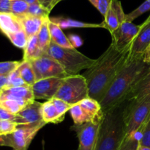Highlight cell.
Instances as JSON below:
<instances>
[{
  "instance_id": "cell-1",
  "label": "cell",
  "mask_w": 150,
  "mask_h": 150,
  "mask_svg": "<svg viewBox=\"0 0 150 150\" xmlns=\"http://www.w3.org/2000/svg\"><path fill=\"white\" fill-rule=\"evenodd\" d=\"M130 48L119 50L110 44L96 59L95 64L83 74L87 83L89 97L100 101L105 95L130 56Z\"/></svg>"
},
{
  "instance_id": "cell-2",
  "label": "cell",
  "mask_w": 150,
  "mask_h": 150,
  "mask_svg": "<svg viewBox=\"0 0 150 150\" xmlns=\"http://www.w3.org/2000/svg\"><path fill=\"white\" fill-rule=\"evenodd\" d=\"M150 69L143 57H130L112 82L100 104L103 113L125 101L136 84Z\"/></svg>"
},
{
  "instance_id": "cell-3",
  "label": "cell",
  "mask_w": 150,
  "mask_h": 150,
  "mask_svg": "<svg viewBox=\"0 0 150 150\" xmlns=\"http://www.w3.org/2000/svg\"><path fill=\"white\" fill-rule=\"evenodd\" d=\"M127 100L103 113L95 150H118L127 136L125 109Z\"/></svg>"
},
{
  "instance_id": "cell-4",
  "label": "cell",
  "mask_w": 150,
  "mask_h": 150,
  "mask_svg": "<svg viewBox=\"0 0 150 150\" xmlns=\"http://www.w3.org/2000/svg\"><path fill=\"white\" fill-rule=\"evenodd\" d=\"M46 53L62 66L68 76L78 74L83 69H89L96 61L86 57L76 48H63L53 42L50 44Z\"/></svg>"
},
{
  "instance_id": "cell-5",
  "label": "cell",
  "mask_w": 150,
  "mask_h": 150,
  "mask_svg": "<svg viewBox=\"0 0 150 150\" xmlns=\"http://www.w3.org/2000/svg\"><path fill=\"white\" fill-rule=\"evenodd\" d=\"M87 97H89L87 83L82 74L65 76L55 96V98L63 100L70 105L78 104Z\"/></svg>"
},
{
  "instance_id": "cell-6",
  "label": "cell",
  "mask_w": 150,
  "mask_h": 150,
  "mask_svg": "<svg viewBox=\"0 0 150 150\" xmlns=\"http://www.w3.org/2000/svg\"><path fill=\"white\" fill-rule=\"evenodd\" d=\"M150 116V95L141 99L127 100L125 120L127 135L141 131Z\"/></svg>"
},
{
  "instance_id": "cell-7",
  "label": "cell",
  "mask_w": 150,
  "mask_h": 150,
  "mask_svg": "<svg viewBox=\"0 0 150 150\" xmlns=\"http://www.w3.org/2000/svg\"><path fill=\"white\" fill-rule=\"evenodd\" d=\"M29 62L35 71L36 81L50 77H65L68 76L62 66L47 53H44L40 57Z\"/></svg>"
},
{
  "instance_id": "cell-8",
  "label": "cell",
  "mask_w": 150,
  "mask_h": 150,
  "mask_svg": "<svg viewBox=\"0 0 150 150\" xmlns=\"http://www.w3.org/2000/svg\"><path fill=\"white\" fill-rule=\"evenodd\" d=\"M45 124V121L34 124H18L14 132L7 134L10 147L13 150H27L35 135Z\"/></svg>"
},
{
  "instance_id": "cell-9",
  "label": "cell",
  "mask_w": 150,
  "mask_h": 150,
  "mask_svg": "<svg viewBox=\"0 0 150 150\" xmlns=\"http://www.w3.org/2000/svg\"><path fill=\"white\" fill-rule=\"evenodd\" d=\"M100 123L86 122L82 124H73L70 129L76 133L79 139L77 150H95L98 140Z\"/></svg>"
},
{
  "instance_id": "cell-10",
  "label": "cell",
  "mask_w": 150,
  "mask_h": 150,
  "mask_svg": "<svg viewBox=\"0 0 150 150\" xmlns=\"http://www.w3.org/2000/svg\"><path fill=\"white\" fill-rule=\"evenodd\" d=\"M141 25H136L130 21H125L111 33V43L117 49L124 50L130 48L132 42L137 35Z\"/></svg>"
},
{
  "instance_id": "cell-11",
  "label": "cell",
  "mask_w": 150,
  "mask_h": 150,
  "mask_svg": "<svg viewBox=\"0 0 150 150\" xmlns=\"http://www.w3.org/2000/svg\"><path fill=\"white\" fill-rule=\"evenodd\" d=\"M64 77H50L37 80L32 85L35 99H51L59 89Z\"/></svg>"
},
{
  "instance_id": "cell-12",
  "label": "cell",
  "mask_w": 150,
  "mask_h": 150,
  "mask_svg": "<svg viewBox=\"0 0 150 150\" xmlns=\"http://www.w3.org/2000/svg\"><path fill=\"white\" fill-rule=\"evenodd\" d=\"M125 16L121 1L120 0H111L103 21L104 28L108 29L110 33H112L125 21Z\"/></svg>"
},
{
  "instance_id": "cell-13",
  "label": "cell",
  "mask_w": 150,
  "mask_h": 150,
  "mask_svg": "<svg viewBox=\"0 0 150 150\" xmlns=\"http://www.w3.org/2000/svg\"><path fill=\"white\" fill-rule=\"evenodd\" d=\"M42 103L35 100L15 114L13 122L18 124H34L44 121L41 113Z\"/></svg>"
},
{
  "instance_id": "cell-14",
  "label": "cell",
  "mask_w": 150,
  "mask_h": 150,
  "mask_svg": "<svg viewBox=\"0 0 150 150\" xmlns=\"http://www.w3.org/2000/svg\"><path fill=\"white\" fill-rule=\"evenodd\" d=\"M150 46V21H145L130 46V57H143Z\"/></svg>"
},
{
  "instance_id": "cell-15",
  "label": "cell",
  "mask_w": 150,
  "mask_h": 150,
  "mask_svg": "<svg viewBox=\"0 0 150 150\" xmlns=\"http://www.w3.org/2000/svg\"><path fill=\"white\" fill-rule=\"evenodd\" d=\"M7 99L16 100L25 104H29L35 100L30 85L4 88L0 91V101Z\"/></svg>"
},
{
  "instance_id": "cell-16",
  "label": "cell",
  "mask_w": 150,
  "mask_h": 150,
  "mask_svg": "<svg viewBox=\"0 0 150 150\" xmlns=\"http://www.w3.org/2000/svg\"><path fill=\"white\" fill-rule=\"evenodd\" d=\"M23 30L18 17L12 13H0V31L6 36Z\"/></svg>"
},
{
  "instance_id": "cell-17",
  "label": "cell",
  "mask_w": 150,
  "mask_h": 150,
  "mask_svg": "<svg viewBox=\"0 0 150 150\" xmlns=\"http://www.w3.org/2000/svg\"><path fill=\"white\" fill-rule=\"evenodd\" d=\"M81 107L90 118L92 122L100 123L103 117V112L100 104L96 99L87 97L79 102Z\"/></svg>"
},
{
  "instance_id": "cell-18",
  "label": "cell",
  "mask_w": 150,
  "mask_h": 150,
  "mask_svg": "<svg viewBox=\"0 0 150 150\" xmlns=\"http://www.w3.org/2000/svg\"><path fill=\"white\" fill-rule=\"evenodd\" d=\"M150 95V69L136 84L126 97L125 100L143 98Z\"/></svg>"
},
{
  "instance_id": "cell-19",
  "label": "cell",
  "mask_w": 150,
  "mask_h": 150,
  "mask_svg": "<svg viewBox=\"0 0 150 150\" xmlns=\"http://www.w3.org/2000/svg\"><path fill=\"white\" fill-rule=\"evenodd\" d=\"M20 19L21 24L23 26V30L26 32L28 38L33 35H36L39 32L42 23L45 18L37 17L26 13L22 16H18Z\"/></svg>"
},
{
  "instance_id": "cell-20",
  "label": "cell",
  "mask_w": 150,
  "mask_h": 150,
  "mask_svg": "<svg viewBox=\"0 0 150 150\" xmlns=\"http://www.w3.org/2000/svg\"><path fill=\"white\" fill-rule=\"evenodd\" d=\"M48 27H49L51 42L63 48H75L70 42V39L67 38V36L64 34L62 29L57 24L51 21V19L48 22Z\"/></svg>"
},
{
  "instance_id": "cell-21",
  "label": "cell",
  "mask_w": 150,
  "mask_h": 150,
  "mask_svg": "<svg viewBox=\"0 0 150 150\" xmlns=\"http://www.w3.org/2000/svg\"><path fill=\"white\" fill-rule=\"evenodd\" d=\"M51 21L57 24L62 29L69 28H104L103 24H92L86 23L80 21L73 20L71 19H66L63 17L50 18Z\"/></svg>"
},
{
  "instance_id": "cell-22",
  "label": "cell",
  "mask_w": 150,
  "mask_h": 150,
  "mask_svg": "<svg viewBox=\"0 0 150 150\" xmlns=\"http://www.w3.org/2000/svg\"><path fill=\"white\" fill-rule=\"evenodd\" d=\"M41 113H42V120L46 124H58L62 121L64 119V117L62 116L58 113L57 108L51 99L42 103Z\"/></svg>"
},
{
  "instance_id": "cell-23",
  "label": "cell",
  "mask_w": 150,
  "mask_h": 150,
  "mask_svg": "<svg viewBox=\"0 0 150 150\" xmlns=\"http://www.w3.org/2000/svg\"><path fill=\"white\" fill-rule=\"evenodd\" d=\"M43 54L44 52L40 48L39 44H38L37 35L28 38L26 46L23 49V60L30 61V60L40 57Z\"/></svg>"
},
{
  "instance_id": "cell-24",
  "label": "cell",
  "mask_w": 150,
  "mask_h": 150,
  "mask_svg": "<svg viewBox=\"0 0 150 150\" xmlns=\"http://www.w3.org/2000/svg\"><path fill=\"white\" fill-rule=\"evenodd\" d=\"M49 20V16L45 18L42 26H41L39 32L37 34L39 46L44 53L47 52L50 46V44L51 43V35H50V30L49 27H48Z\"/></svg>"
},
{
  "instance_id": "cell-25",
  "label": "cell",
  "mask_w": 150,
  "mask_h": 150,
  "mask_svg": "<svg viewBox=\"0 0 150 150\" xmlns=\"http://www.w3.org/2000/svg\"><path fill=\"white\" fill-rule=\"evenodd\" d=\"M21 77L23 79L26 84L32 86L36 82V76L33 70L32 64L29 61L22 60L18 67L17 68Z\"/></svg>"
},
{
  "instance_id": "cell-26",
  "label": "cell",
  "mask_w": 150,
  "mask_h": 150,
  "mask_svg": "<svg viewBox=\"0 0 150 150\" xmlns=\"http://www.w3.org/2000/svg\"><path fill=\"white\" fill-rule=\"evenodd\" d=\"M69 112L73 119L74 124L79 125L86 123V122H92L90 118L83 110V109L81 107L79 103L72 105Z\"/></svg>"
},
{
  "instance_id": "cell-27",
  "label": "cell",
  "mask_w": 150,
  "mask_h": 150,
  "mask_svg": "<svg viewBox=\"0 0 150 150\" xmlns=\"http://www.w3.org/2000/svg\"><path fill=\"white\" fill-rule=\"evenodd\" d=\"M140 138L141 131L133 135H127L118 150H137Z\"/></svg>"
},
{
  "instance_id": "cell-28",
  "label": "cell",
  "mask_w": 150,
  "mask_h": 150,
  "mask_svg": "<svg viewBox=\"0 0 150 150\" xmlns=\"http://www.w3.org/2000/svg\"><path fill=\"white\" fill-rule=\"evenodd\" d=\"M27 104L13 99H7L0 101V107L12 114H16Z\"/></svg>"
},
{
  "instance_id": "cell-29",
  "label": "cell",
  "mask_w": 150,
  "mask_h": 150,
  "mask_svg": "<svg viewBox=\"0 0 150 150\" xmlns=\"http://www.w3.org/2000/svg\"><path fill=\"white\" fill-rule=\"evenodd\" d=\"M149 10H150V0H145L137 8L135 9L128 14H126L125 21L132 22L133 20Z\"/></svg>"
},
{
  "instance_id": "cell-30",
  "label": "cell",
  "mask_w": 150,
  "mask_h": 150,
  "mask_svg": "<svg viewBox=\"0 0 150 150\" xmlns=\"http://www.w3.org/2000/svg\"><path fill=\"white\" fill-rule=\"evenodd\" d=\"M7 38H9V40L11 41L13 45L16 46L18 48L23 49L26 46L28 41V37L24 30L8 35Z\"/></svg>"
},
{
  "instance_id": "cell-31",
  "label": "cell",
  "mask_w": 150,
  "mask_h": 150,
  "mask_svg": "<svg viewBox=\"0 0 150 150\" xmlns=\"http://www.w3.org/2000/svg\"><path fill=\"white\" fill-rule=\"evenodd\" d=\"M29 4L23 0H12L11 13L16 16H22L27 13Z\"/></svg>"
},
{
  "instance_id": "cell-32",
  "label": "cell",
  "mask_w": 150,
  "mask_h": 150,
  "mask_svg": "<svg viewBox=\"0 0 150 150\" xmlns=\"http://www.w3.org/2000/svg\"><path fill=\"white\" fill-rule=\"evenodd\" d=\"M51 12L45 8V7L40 4V3H37V4H33L29 5V8H28L27 13L28 14L32 15V16H37V17H41V18H45L49 16V13Z\"/></svg>"
},
{
  "instance_id": "cell-33",
  "label": "cell",
  "mask_w": 150,
  "mask_h": 150,
  "mask_svg": "<svg viewBox=\"0 0 150 150\" xmlns=\"http://www.w3.org/2000/svg\"><path fill=\"white\" fill-rule=\"evenodd\" d=\"M139 145L150 148V116L141 129Z\"/></svg>"
},
{
  "instance_id": "cell-34",
  "label": "cell",
  "mask_w": 150,
  "mask_h": 150,
  "mask_svg": "<svg viewBox=\"0 0 150 150\" xmlns=\"http://www.w3.org/2000/svg\"><path fill=\"white\" fill-rule=\"evenodd\" d=\"M28 85L26 82L23 81V79L21 77L17 69L13 71L12 73L8 75V82L6 88L8 87H18V86H25Z\"/></svg>"
},
{
  "instance_id": "cell-35",
  "label": "cell",
  "mask_w": 150,
  "mask_h": 150,
  "mask_svg": "<svg viewBox=\"0 0 150 150\" xmlns=\"http://www.w3.org/2000/svg\"><path fill=\"white\" fill-rule=\"evenodd\" d=\"M21 61L0 62V75H9L18 67Z\"/></svg>"
},
{
  "instance_id": "cell-36",
  "label": "cell",
  "mask_w": 150,
  "mask_h": 150,
  "mask_svg": "<svg viewBox=\"0 0 150 150\" xmlns=\"http://www.w3.org/2000/svg\"><path fill=\"white\" fill-rule=\"evenodd\" d=\"M51 101L53 102V104H54V106L57 108L58 113L61 115L62 116L64 117L65 116V113H67V111H69L70 109V107H72V105L67 104V102L64 101L63 100L59 99L58 98H53L51 99Z\"/></svg>"
},
{
  "instance_id": "cell-37",
  "label": "cell",
  "mask_w": 150,
  "mask_h": 150,
  "mask_svg": "<svg viewBox=\"0 0 150 150\" xmlns=\"http://www.w3.org/2000/svg\"><path fill=\"white\" fill-rule=\"evenodd\" d=\"M18 124L9 120H1L0 123V134L7 135L14 132L16 129Z\"/></svg>"
},
{
  "instance_id": "cell-38",
  "label": "cell",
  "mask_w": 150,
  "mask_h": 150,
  "mask_svg": "<svg viewBox=\"0 0 150 150\" xmlns=\"http://www.w3.org/2000/svg\"><path fill=\"white\" fill-rule=\"evenodd\" d=\"M89 1L104 17L109 7L111 0H89Z\"/></svg>"
},
{
  "instance_id": "cell-39",
  "label": "cell",
  "mask_w": 150,
  "mask_h": 150,
  "mask_svg": "<svg viewBox=\"0 0 150 150\" xmlns=\"http://www.w3.org/2000/svg\"><path fill=\"white\" fill-rule=\"evenodd\" d=\"M12 0H0V13H11Z\"/></svg>"
},
{
  "instance_id": "cell-40",
  "label": "cell",
  "mask_w": 150,
  "mask_h": 150,
  "mask_svg": "<svg viewBox=\"0 0 150 150\" xmlns=\"http://www.w3.org/2000/svg\"><path fill=\"white\" fill-rule=\"evenodd\" d=\"M14 116L15 114H12V113H9L7 110L0 107V119L1 120H9L13 121Z\"/></svg>"
},
{
  "instance_id": "cell-41",
  "label": "cell",
  "mask_w": 150,
  "mask_h": 150,
  "mask_svg": "<svg viewBox=\"0 0 150 150\" xmlns=\"http://www.w3.org/2000/svg\"><path fill=\"white\" fill-rule=\"evenodd\" d=\"M38 1H39L40 4H42L46 9H48L50 12L54 7V1L55 0H38Z\"/></svg>"
},
{
  "instance_id": "cell-42",
  "label": "cell",
  "mask_w": 150,
  "mask_h": 150,
  "mask_svg": "<svg viewBox=\"0 0 150 150\" xmlns=\"http://www.w3.org/2000/svg\"><path fill=\"white\" fill-rule=\"evenodd\" d=\"M8 82V75H0V91L6 88Z\"/></svg>"
},
{
  "instance_id": "cell-43",
  "label": "cell",
  "mask_w": 150,
  "mask_h": 150,
  "mask_svg": "<svg viewBox=\"0 0 150 150\" xmlns=\"http://www.w3.org/2000/svg\"><path fill=\"white\" fill-rule=\"evenodd\" d=\"M0 146H1L10 147V141L7 135H1L0 134Z\"/></svg>"
},
{
  "instance_id": "cell-44",
  "label": "cell",
  "mask_w": 150,
  "mask_h": 150,
  "mask_svg": "<svg viewBox=\"0 0 150 150\" xmlns=\"http://www.w3.org/2000/svg\"><path fill=\"white\" fill-rule=\"evenodd\" d=\"M143 58L144 60V61H146V63L150 64V46H149V48L147 49V50L146 51V52H145Z\"/></svg>"
},
{
  "instance_id": "cell-45",
  "label": "cell",
  "mask_w": 150,
  "mask_h": 150,
  "mask_svg": "<svg viewBox=\"0 0 150 150\" xmlns=\"http://www.w3.org/2000/svg\"><path fill=\"white\" fill-rule=\"evenodd\" d=\"M24 1H26L29 5L30 4H37V3H40L38 0H23Z\"/></svg>"
},
{
  "instance_id": "cell-46",
  "label": "cell",
  "mask_w": 150,
  "mask_h": 150,
  "mask_svg": "<svg viewBox=\"0 0 150 150\" xmlns=\"http://www.w3.org/2000/svg\"><path fill=\"white\" fill-rule=\"evenodd\" d=\"M137 150H150L149 147L147 146H139L138 147V149Z\"/></svg>"
},
{
  "instance_id": "cell-47",
  "label": "cell",
  "mask_w": 150,
  "mask_h": 150,
  "mask_svg": "<svg viewBox=\"0 0 150 150\" xmlns=\"http://www.w3.org/2000/svg\"><path fill=\"white\" fill-rule=\"evenodd\" d=\"M63 1V0H55V1H54V7H55V6L58 4V3H59L60 1Z\"/></svg>"
},
{
  "instance_id": "cell-48",
  "label": "cell",
  "mask_w": 150,
  "mask_h": 150,
  "mask_svg": "<svg viewBox=\"0 0 150 150\" xmlns=\"http://www.w3.org/2000/svg\"><path fill=\"white\" fill-rule=\"evenodd\" d=\"M146 21H150V15H149V17H148V19H146Z\"/></svg>"
},
{
  "instance_id": "cell-49",
  "label": "cell",
  "mask_w": 150,
  "mask_h": 150,
  "mask_svg": "<svg viewBox=\"0 0 150 150\" xmlns=\"http://www.w3.org/2000/svg\"><path fill=\"white\" fill-rule=\"evenodd\" d=\"M0 123H1V119H0Z\"/></svg>"
}]
</instances>
